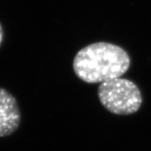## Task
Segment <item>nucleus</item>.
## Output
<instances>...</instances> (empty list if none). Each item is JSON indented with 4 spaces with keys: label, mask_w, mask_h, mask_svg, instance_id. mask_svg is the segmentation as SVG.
<instances>
[{
    "label": "nucleus",
    "mask_w": 151,
    "mask_h": 151,
    "mask_svg": "<svg viewBox=\"0 0 151 151\" xmlns=\"http://www.w3.org/2000/svg\"><path fill=\"white\" fill-rule=\"evenodd\" d=\"M131 64L127 51L117 45L97 42L81 49L73 60L76 76L86 83H103L121 77Z\"/></svg>",
    "instance_id": "1"
},
{
    "label": "nucleus",
    "mask_w": 151,
    "mask_h": 151,
    "mask_svg": "<svg viewBox=\"0 0 151 151\" xmlns=\"http://www.w3.org/2000/svg\"><path fill=\"white\" fill-rule=\"evenodd\" d=\"M4 29L2 24H0V46L3 43V40H4Z\"/></svg>",
    "instance_id": "4"
},
{
    "label": "nucleus",
    "mask_w": 151,
    "mask_h": 151,
    "mask_svg": "<svg viewBox=\"0 0 151 151\" xmlns=\"http://www.w3.org/2000/svg\"><path fill=\"white\" fill-rule=\"evenodd\" d=\"M97 96L104 108L117 115L136 113L143 102L138 86L132 81L121 77L100 83Z\"/></svg>",
    "instance_id": "2"
},
{
    "label": "nucleus",
    "mask_w": 151,
    "mask_h": 151,
    "mask_svg": "<svg viewBox=\"0 0 151 151\" xmlns=\"http://www.w3.org/2000/svg\"><path fill=\"white\" fill-rule=\"evenodd\" d=\"M21 122L18 102L10 92L0 88V138L14 134Z\"/></svg>",
    "instance_id": "3"
}]
</instances>
